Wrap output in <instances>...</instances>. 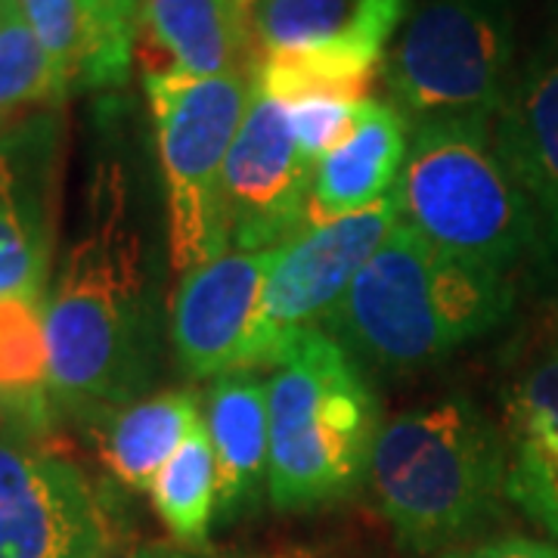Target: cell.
<instances>
[{
    "label": "cell",
    "instance_id": "obj_4",
    "mask_svg": "<svg viewBox=\"0 0 558 558\" xmlns=\"http://www.w3.org/2000/svg\"><path fill=\"white\" fill-rule=\"evenodd\" d=\"M381 410L354 354L326 329H311L270 376V478L279 512L336 506L369 475Z\"/></svg>",
    "mask_w": 558,
    "mask_h": 558
},
{
    "label": "cell",
    "instance_id": "obj_26",
    "mask_svg": "<svg viewBox=\"0 0 558 558\" xmlns=\"http://www.w3.org/2000/svg\"><path fill=\"white\" fill-rule=\"evenodd\" d=\"M22 20L35 32V38L50 57L65 87L78 81V0H16Z\"/></svg>",
    "mask_w": 558,
    "mask_h": 558
},
{
    "label": "cell",
    "instance_id": "obj_13",
    "mask_svg": "<svg viewBox=\"0 0 558 558\" xmlns=\"http://www.w3.org/2000/svg\"><path fill=\"white\" fill-rule=\"evenodd\" d=\"M506 168L537 208L546 258L558 264V32H546L519 62L494 119Z\"/></svg>",
    "mask_w": 558,
    "mask_h": 558
},
{
    "label": "cell",
    "instance_id": "obj_16",
    "mask_svg": "<svg viewBox=\"0 0 558 558\" xmlns=\"http://www.w3.org/2000/svg\"><path fill=\"white\" fill-rule=\"evenodd\" d=\"M205 428L218 462V519L248 515L270 478V379L230 369L208 388Z\"/></svg>",
    "mask_w": 558,
    "mask_h": 558
},
{
    "label": "cell",
    "instance_id": "obj_12",
    "mask_svg": "<svg viewBox=\"0 0 558 558\" xmlns=\"http://www.w3.org/2000/svg\"><path fill=\"white\" fill-rule=\"evenodd\" d=\"M277 252L230 248L180 277L171 299V344L190 379H218L236 369Z\"/></svg>",
    "mask_w": 558,
    "mask_h": 558
},
{
    "label": "cell",
    "instance_id": "obj_18",
    "mask_svg": "<svg viewBox=\"0 0 558 558\" xmlns=\"http://www.w3.org/2000/svg\"><path fill=\"white\" fill-rule=\"evenodd\" d=\"M140 32L174 72L199 78L252 72L242 65L252 28L236 0H143Z\"/></svg>",
    "mask_w": 558,
    "mask_h": 558
},
{
    "label": "cell",
    "instance_id": "obj_8",
    "mask_svg": "<svg viewBox=\"0 0 558 558\" xmlns=\"http://www.w3.org/2000/svg\"><path fill=\"white\" fill-rule=\"evenodd\" d=\"M398 220L395 190L357 215L304 227L295 240L279 245L236 369H274L292 341L319 329Z\"/></svg>",
    "mask_w": 558,
    "mask_h": 558
},
{
    "label": "cell",
    "instance_id": "obj_25",
    "mask_svg": "<svg viewBox=\"0 0 558 558\" xmlns=\"http://www.w3.org/2000/svg\"><path fill=\"white\" fill-rule=\"evenodd\" d=\"M369 100V97H366ZM348 97H301L289 102V121L295 131L301 156L314 168L323 156H329L339 143L351 137L363 116V102Z\"/></svg>",
    "mask_w": 558,
    "mask_h": 558
},
{
    "label": "cell",
    "instance_id": "obj_7",
    "mask_svg": "<svg viewBox=\"0 0 558 558\" xmlns=\"http://www.w3.org/2000/svg\"><path fill=\"white\" fill-rule=\"evenodd\" d=\"M512 0H422L388 50L381 78L407 119H497L515 78Z\"/></svg>",
    "mask_w": 558,
    "mask_h": 558
},
{
    "label": "cell",
    "instance_id": "obj_32",
    "mask_svg": "<svg viewBox=\"0 0 558 558\" xmlns=\"http://www.w3.org/2000/svg\"><path fill=\"white\" fill-rule=\"evenodd\" d=\"M0 128H3V119H0Z\"/></svg>",
    "mask_w": 558,
    "mask_h": 558
},
{
    "label": "cell",
    "instance_id": "obj_19",
    "mask_svg": "<svg viewBox=\"0 0 558 558\" xmlns=\"http://www.w3.org/2000/svg\"><path fill=\"white\" fill-rule=\"evenodd\" d=\"M202 425L199 398L171 388L137 400L106 418L100 459L112 478L131 490H149L161 465Z\"/></svg>",
    "mask_w": 558,
    "mask_h": 558
},
{
    "label": "cell",
    "instance_id": "obj_9",
    "mask_svg": "<svg viewBox=\"0 0 558 558\" xmlns=\"http://www.w3.org/2000/svg\"><path fill=\"white\" fill-rule=\"evenodd\" d=\"M109 556L112 524L78 465L0 440V558Z\"/></svg>",
    "mask_w": 558,
    "mask_h": 558
},
{
    "label": "cell",
    "instance_id": "obj_1",
    "mask_svg": "<svg viewBox=\"0 0 558 558\" xmlns=\"http://www.w3.org/2000/svg\"><path fill=\"white\" fill-rule=\"evenodd\" d=\"M50 395L72 416L106 422L149 398L159 314L146 236L121 161L97 165L84 227L44 301Z\"/></svg>",
    "mask_w": 558,
    "mask_h": 558
},
{
    "label": "cell",
    "instance_id": "obj_22",
    "mask_svg": "<svg viewBox=\"0 0 558 558\" xmlns=\"http://www.w3.org/2000/svg\"><path fill=\"white\" fill-rule=\"evenodd\" d=\"M143 0H78V81L90 90H112L128 81L140 38Z\"/></svg>",
    "mask_w": 558,
    "mask_h": 558
},
{
    "label": "cell",
    "instance_id": "obj_3",
    "mask_svg": "<svg viewBox=\"0 0 558 558\" xmlns=\"http://www.w3.org/2000/svg\"><path fill=\"white\" fill-rule=\"evenodd\" d=\"M366 478L398 546L453 549L506 499L502 428L462 395L407 410L381 425Z\"/></svg>",
    "mask_w": 558,
    "mask_h": 558
},
{
    "label": "cell",
    "instance_id": "obj_6",
    "mask_svg": "<svg viewBox=\"0 0 558 558\" xmlns=\"http://www.w3.org/2000/svg\"><path fill=\"white\" fill-rule=\"evenodd\" d=\"M255 94V69L227 75L146 72L168 205V252L183 277L233 248L227 159Z\"/></svg>",
    "mask_w": 558,
    "mask_h": 558
},
{
    "label": "cell",
    "instance_id": "obj_28",
    "mask_svg": "<svg viewBox=\"0 0 558 558\" xmlns=\"http://www.w3.org/2000/svg\"><path fill=\"white\" fill-rule=\"evenodd\" d=\"M3 435H13V440L22 438L20 425H16V416H13V410H10L7 398L0 395V440H3Z\"/></svg>",
    "mask_w": 558,
    "mask_h": 558
},
{
    "label": "cell",
    "instance_id": "obj_21",
    "mask_svg": "<svg viewBox=\"0 0 558 558\" xmlns=\"http://www.w3.org/2000/svg\"><path fill=\"white\" fill-rule=\"evenodd\" d=\"M149 494L171 537L183 546H205L218 515V462L205 422L161 465Z\"/></svg>",
    "mask_w": 558,
    "mask_h": 558
},
{
    "label": "cell",
    "instance_id": "obj_11",
    "mask_svg": "<svg viewBox=\"0 0 558 558\" xmlns=\"http://www.w3.org/2000/svg\"><path fill=\"white\" fill-rule=\"evenodd\" d=\"M60 134L53 112L0 128V299L44 289L53 252Z\"/></svg>",
    "mask_w": 558,
    "mask_h": 558
},
{
    "label": "cell",
    "instance_id": "obj_14",
    "mask_svg": "<svg viewBox=\"0 0 558 558\" xmlns=\"http://www.w3.org/2000/svg\"><path fill=\"white\" fill-rule=\"evenodd\" d=\"M413 0H357L351 20L332 38L295 53L267 57L255 65V84L282 102L301 97L366 100L376 69L385 65L388 44L410 20Z\"/></svg>",
    "mask_w": 558,
    "mask_h": 558
},
{
    "label": "cell",
    "instance_id": "obj_2",
    "mask_svg": "<svg viewBox=\"0 0 558 558\" xmlns=\"http://www.w3.org/2000/svg\"><path fill=\"white\" fill-rule=\"evenodd\" d=\"M512 311L506 274L450 255L398 220L323 326L357 360L418 369L490 336Z\"/></svg>",
    "mask_w": 558,
    "mask_h": 558
},
{
    "label": "cell",
    "instance_id": "obj_10",
    "mask_svg": "<svg viewBox=\"0 0 558 558\" xmlns=\"http://www.w3.org/2000/svg\"><path fill=\"white\" fill-rule=\"evenodd\" d=\"M314 165L301 156L289 102L255 84L227 159L230 240L240 252H270L295 240L311 208Z\"/></svg>",
    "mask_w": 558,
    "mask_h": 558
},
{
    "label": "cell",
    "instance_id": "obj_15",
    "mask_svg": "<svg viewBox=\"0 0 558 558\" xmlns=\"http://www.w3.org/2000/svg\"><path fill=\"white\" fill-rule=\"evenodd\" d=\"M506 499L558 546V341L506 391Z\"/></svg>",
    "mask_w": 558,
    "mask_h": 558
},
{
    "label": "cell",
    "instance_id": "obj_23",
    "mask_svg": "<svg viewBox=\"0 0 558 558\" xmlns=\"http://www.w3.org/2000/svg\"><path fill=\"white\" fill-rule=\"evenodd\" d=\"M69 87L22 20L16 0H0V119L28 102L60 106Z\"/></svg>",
    "mask_w": 558,
    "mask_h": 558
},
{
    "label": "cell",
    "instance_id": "obj_31",
    "mask_svg": "<svg viewBox=\"0 0 558 558\" xmlns=\"http://www.w3.org/2000/svg\"><path fill=\"white\" fill-rule=\"evenodd\" d=\"M553 10H556V32H558V0H553Z\"/></svg>",
    "mask_w": 558,
    "mask_h": 558
},
{
    "label": "cell",
    "instance_id": "obj_24",
    "mask_svg": "<svg viewBox=\"0 0 558 558\" xmlns=\"http://www.w3.org/2000/svg\"><path fill=\"white\" fill-rule=\"evenodd\" d=\"M357 0H260L248 16L264 60L332 38L351 20Z\"/></svg>",
    "mask_w": 558,
    "mask_h": 558
},
{
    "label": "cell",
    "instance_id": "obj_20",
    "mask_svg": "<svg viewBox=\"0 0 558 558\" xmlns=\"http://www.w3.org/2000/svg\"><path fill=\"white\" fill-rule=\"evenodd\" d=\"M0 395L16 416L22 440L50 428V348L40 295L0 299Z\"/></svg>",
    "mask_w": 558,
    "mask_h": 558
},
{
    "label": "cell",
    "instance_id": "obj_27",
    "mask_svg": "<svg viewBox=\"0 0 558 558\" xmlns=\"http://www.w3.org/2000/svg\"><path fill=\"white\" fill-rule=\"evenodd\" d=\"M438 558H558V546L549 539L497 537L469 549H447Z\"/></svg>",
    "mask_w": 558,
    "mask_h": 558
},
{
    "label": "cell",
    "instance_id": "obj_30",
    "mask_svg": "<svg viewBox=\"0 0 558 558\" xmlns=\"http://www.w3.org/2000/svg\"><path fill=\"white\" fill-rule=\"evenodd\" d=\"M236 3H240V10L245 13V20H248V16H252V10L258 7L260 0H236Z\"/></svg>",
    "mask_w": 558,
    "mask_h": 558
},
{
    "label": "cell",
    "instance_id": "obj_17",
    "mask_svg": "<svg viewBox=\"0 0 558 558\" xmlns=\"http://www.w3.org/2000/svg\"><path fill=\"white\" fill-rule=\"evenodd\" d=\"M410 119L395 102H363V116L351 137L323 156L314 171L307 223L348 218L376 205L398 186L407 149H410Z\"/></svg>",
    "mask_w": 558,
    "mask_h": 558
},
{
    "label": "cell",
    "instance_id": "obj_5",
    "mask_svg": "<svg viewBox=\"0 0 558 558\" xmlns=\"http://www.w3.org/2000/svg\"><path fill=\"white\" fill-rule=\"evenodd\" d=\"M395 190L400 220L450 255L506 277L527 260H549L537 208L494 143V119L413 124Z\"/></svg>",
    "mask_w": 558,
    "mask_h": 558
},
{
    "label": "cell",
    "instance_id": "obj_29",
    "mask_svg": "<svg viewBox=\"0 0 558 558\" xmlns=\"http://www.w3.org/2000/svg\"><path fill=\"white\" fill-rule=\"evenodd\" d=\"M109 558H180L174 553H165V549H153V546H143V549H128V553H119V556Z\"/></svg>",
    "mask_w": 558,
    "mask_h": 558
}]
</instances>
